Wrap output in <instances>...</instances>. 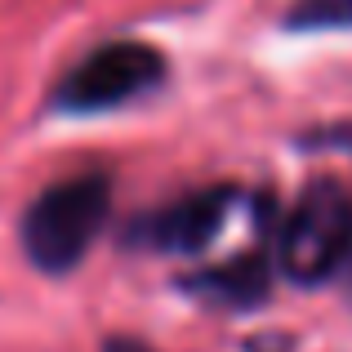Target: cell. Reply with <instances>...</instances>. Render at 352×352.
Instances as JSON below:
<instances>
[{"label":"cell","mask_w":352,"mask_h":352,"mask_svg":"<svg viewBox=\"0 0 352 352\" xmlns=\"http://www.w3.org/2000/svg\"><path fill=\"white\" fill-rule=\"evenodd\" d=\"M335 23H352V0H308L294 14V27H335Z\"/></svg>","instance_id":"8992f818"},{"label":"cell","mask_w":352,"mask_h":352,"mask_svg":"<svg viewBox=\"0 0 352 352\" xmlns=\"http://www.w3.org/2000/svg\"><path fill=\"white\" fill-rule=\"evenodd\" d=\"M272 263L294 285H321L352 267V192L321 179L281 214Z\"/></svg>","instance_id":"6da1fadb"},{"label":"cell","mask_w":352,"mask_h":352,"mask_svg":"<svg viewBox=\"0 0 352 352\" xmlns=\"http://www.w3.org/2000/svg\"><path fill=\"white\" fill-rule=\"evenodd\" d=\"M267 276H272V263H267L263 250H254V254H236L219 267L197 272L192 290L214 299V303H254L267 290Z\"/></svg>","instance_id":"5b68a950"},{"label":"cell","mask_w":352,"mask_h":352,"mask_svg":"<svg viewBox=\"0 0 352 352\" xmlns=\"http://www.w3.org/2000/svg\"><path fill=\"white\" fill-rule=\"evenodd\" d=\"M103 352H156V348L134 344V339H112V344H103Z\"/></svg>","instance_id":"52a82bcc"},{"label":"cell","mask_w":352,"mask_h":352,"mask_svg":"<svg viewBox=\"0 0 352 352\" xmlns=\"http://www.w3.org/2000/svg\"><path fill=\"white\" fill-rule=\"evenodd\" d=\"M165 80V58L143 41H112L89 50L54 89V107L72 116H94L152 94Z\"/></svg>","instance_id":"3957f363"},{"label":"cell","mask_w":352,"mask_h":352,"mask_svg":"<svg viewBox=\"0 0 352 352\" xmlns=\"http://www.w3.org/2000/svg\"><path fill=\"white\" fill-rule=\"evenodd\" d=\"M107 197H112V188L103 174H80V179H63L45 188L23 214L27 258L50 276L72 272L103 232Z\"/></svg>","instance_id":"7a4b0ae2"},{"label":"cell","mask_w":352,"mask_h":352,"mask_svg":"<svg viewBox=\"0 0 352 352\" xmlns=\"http://www.w3.org/2000/svg\"><path fill=\"white\" fill-rule=\"evenodd\" d=\"M236 201H241L236 188H206L192 192V197H179L170 206H161L156 214H147L134 228V241L152 250H201L223 232Z\"/></svg>","instance_id":"277c9868"}]
</instances>
